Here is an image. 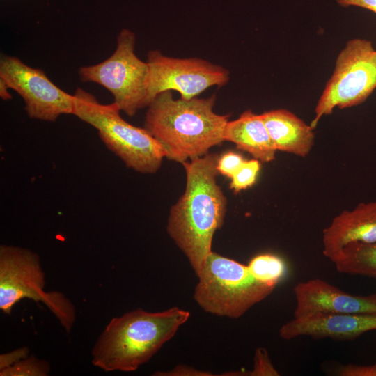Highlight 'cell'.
Returning <instances> with one entry per match:
<instances>
[{"label":"cell","mask_w":376,"mask_h":376,"mask_svg":"<svg viewBox=\"0 0 376 376\" xmlns=\"http://www.w3.org/2000/svg\"><path fill=\"white\" fill-rule=\"evenodd\" d=\"M219 155L208 153L182 164L184 194L171 210L166 230L198 276L212 252V242L223 225L227 200L218 185Z\"/></svg>","instance_id":"obj_1"},{"label":"cell","mask_w":376,"mask_h":376,"mask_svg":"<svg viewBox=\"0 0 376 376\" xmlns=\"http://www.w3.org/2000/svg\"><path fill=\"white\" fill-rule=\"evenodd\" d=\"M216 94L175 100L171 91L159 93L147 107L144 127L159 142L165 157L182 164L205 156L221 144L229 115L213 111Z\"/></svg>","instance_id":"obj_2"},{"label":"cell","mask_w":376,"mask_h":376,"mask_svg":"<svg viewBox=\"0 0 376 376\" xmlns=\"http://www.w3.org/2000/svg\"><path fill=\"white\" fill-rule=\"evenodd\" d=\"M190 316L177 306L160 312L141 308L113 318L92 350V363L105 372H132L148 362Z\"/></svg>","instance_id":"obj_3"},{"label":"cell","mask_w":376,"mask_h":376,"mask_svg":"<svg viewBox=\"0 0 376 376\" xmlns=\"http://www.w3.org/2000/svg\"><path fill=\"white\" fill-rule=\"evenodd\" d=\"M73 95V115L95 128L106 147L127 167L145 174H153L159 169L165 157L163 147L145 127L125 120L116 102L102 104L80 88Z\"/></svg>","instance_id":"obj_4"},{"label":"cell","mask_w":376,"mask_h":376,"mask_svg":"<svg viewBox=\"0 0 376 376\" xmlns=\"http://www.w3.org/2000/svg\"><path fill=\"white\" fill-rule=\"evenodd\" d=\"M194 299L205 312L238 318L269 296L277 286L249 267L212 251L198 276Z\"/></svg>","instance_id":"obj_5"},{"label":"cell","mask_w":376,"mask_h":376,"mask_svg":"<svg viewBox=\"0 0 376 376\" xmlns=\"http://www.w3.org/2000/svg\"><path fill=\"white\" fill-rule=\"evenodd\" d=\"M45 272L37 253L13 245L0 246V309L7 315L21 299L41 302L70 333L76 319L74 304L58 291H45Z\"/></svg>","instance_id":"obj_6"},{"label":"cell","mask_w":376,"mask_h":376,"mask_svg":"<svg viewBox=\"0 0 376 376\" xmlns=\"http://www.w3.org/2000/svg\"><path fill=\"white\" fill-rule=\"evenodd\" d=\"M136 36L122 29L117 37L116 50L104 61L79 70L83 82H94L107 88L114 102L128 116L148 106L149 67L134 53Z\"/></svg>","instance_id":"obj_7"},{"label":"cell","mask_w":376,"mask_h":376,"mask_svg":"<svg viewBox=\"0 0 376 376\" xmlns=\"http://www.w3.org/2000/svg\"><path fill=\"white\" fill-rule=\"evenodd\" d=\"M375 88L376 49L371 41L361 38L347 41L317 102L311 127L315 129L320 120L336 107L343 109L362 104Z\"/></svg>","instance_id":"obj_8"},{"label":"cell","mask_w":376,"mask_h":376,"mask_svg":"<svg viewBox=\"0 0 376 376\" xmlns=\"http://www.w3.org/2000/svg\"><path fill=\"white\" fill-rule=\"evenodd\" d=\"M149 67L148 105L156 95L166 91H176L184 100L198 97L210 87L226 85L229 71L200 58H173L159 50L147 54Z\"/></svg>","instance_id":"obj_9"},{"label":"cell","mask_w":376,"mask_h":376,"mask_svg":"<svg viewBox=\"0 0 376 376\" xmlns=\"http://www.w3.org/2000/svg\"><path fill=\"white\" fill-rule=\"evenodd\" d=\"M0 79L22 97L32 119L54 122L61 115H73L74 95L55 85L41 69L30 67L15 56L3 55Z\"/></svg>","instance_id":"obj_10"},{"label":"cell","mask_w":376,"mask_h":376,"mask_svg":"<svg viewBox=\"0 0 376 376\" xmlns=\"http://www.w3.org/2000/svg\"><path fill=\"white\" fill-rule=\"evenodd\" d=\"M297 301L293 318L314 314H376V293L352 295L320 279H312L294 288Z\"/></svg>","instance_id":"obj_11"},{"label":"cell","mask_w":376,"mask_h":376,"mask_svg":"<svg viewBox=\"0 0 376 376\" xmlns=\"http://www.w3.org/2000/svg\"><path fill=\"white\" fill-rule=\"evenodd\" d=\"M373 330H376V314L318 313L292 319L279 329V334L284 340L307 336L352 340Z\"/></svg>","instance_id":"obj_12"},{"label":"cell","mask_w":376,"mask_h":376,"mask_svg":"<svg viewBox=\"0 0 376 376\" xmlns=\"http://www.w3.org/2000/svg\"><path fill=\"white\" fill-rule=\"evenodd\" d=\"M376 242V201L361 203L335 217L322 232L323 254L331 260L353 242Z\"/></svg>","instance_id":"obj_13"},{"label":"cell","mask_w":376,"mask_h":376,"mask_svg":"<svg viewBox=\"0 0 376 376\" xmlns=\"http://www.w3.org/2000/svg\"><path fill=\"white\" fill-rule=\"evenodd\" d=\"M260 115L276 150L301 157L310 153L315 140L314 129L310 125L285 109Z\"/></svg>","instance_id":"obj_14"},{"label":"cell","mask_w":376,"mask_h":376,"mask_svg":"<svg viewBox=\"0 0 376 376\" xmlns=\"http://www.w3.org/2000/svg\"><path fill=\"white\" fill-rule=\"evenodd\" d=\"M224 140L235 143L237 149L249 153L261 162H269L275 159L277 150L262 116L251 110L228 122Z\"/></svg>","instance_id":"obj_15"},{"label":"cell","mask_w":376,"mask_h":376,"mask_svg":"<svg viewBox=\"0 0 376 376\" xmlns=\"http://www.w3.org/2000/svg\"><path fill=\"white\" fill-rule=\"evenodd\" d=\"M331 260L340 273L376 279V242L348 244Z\"/></svg>","instance_id":"obj_16"},{"label":"cell","mask_w":376,"mask_h":376,"mask_svg":"<svg viewBox=\"0 0 376 376\" xmlns=\"http://www.w3.org/2000/svg\"><path fill=\"white\" fill-rule=\"evenodd\" d=\"M50 371L48 361L34 355L27 356L11 366L0 370L1 376H47Z\"/></svg>","instance_id":"obj_17"},{"label":"cell","mask_w":376,"mask_h":376,"mask_svg":"<svg viewBox=\"0 0 376 376\" xmlns=\"http://www.w3.org/2000/svg\"><path fill=\"white\" fill-rule=\"evenodd\" d=\"M260 169V161L256 159H246L241 167L230 178L229 187L235 193L252 187L256 182Z\"/></svg>","instance_id":"obj_18"},{"label":"cell","mask_w":376,"mask_h":376,"mask_svg":"<svg viewBox=\"0 0 376 376\" xmlns=\"http://www.w3.org/2000/svg\"><path fill=\"white\" fill-rule=\"evenodd\" d=\"M253 368L248 371L250 376H278L280 375L269 357L267 350L263 347L256 349L254 355Z\"/></svg>","instance_id":"obj_19"},{"label":"cell","mask_w":376,"mask_h":376,"mask_svg":"<svg viewBox=\"0 0 376 376\" xmlns=\"http://www.w3.org/2000/svg\"><path fill=\"white\" fill-rule=\"evenodd\" d=\"M246 159L239 153L228 151L219 156L217 162L219 173L231 178Z\"/></svg>","instance_id":"obj_20"},{"label":"cell","mask_w":376,"mask_h":376,"mask_svg":"<svg viewBox=\"0 0 376 376\" xmlns=\"http://www.w3.org/2000/svg\"><path fill=\"white\" fill-rule=\"evenodd\" d=\"M332 373L339 376H376V363L367 366L352 363L340 365Z\"/></svg>","instance_id":"obj_21"},{"label":"cell","mask_w":376,"mask_h":376,"mask_svg":"<svg viewBox=\"0 0 376 376\" xmlns=\"http://www.w3.org/2000/svg\"><path fill=\"white\" fill-rule=\"evenodd\" d=\"M152 375L158 376H211L209 371H203L185 365H178L171 370L166 372H155Z\"/></svg>","instance_id":"obj_22"},{"label":"cell","mask_w":376,"mask_h":376,"mask_svg":"<svg viewBox=\"0 0 376 376\" xmlns=\"http://www.w3.org/2000/svg\"><path fill=\"white\" fill-rule=\"evenodd\" d=\"M29 348L22 347L0 355V370L7 368L28 356Z\"/></svg>","instance_id":"obj_23"},{"label":"cell","mask_w":376,"mask_h":376,"mask_svg":"<svg viewBox=\"0 0 376 376\" xmlns=\"http://www.w3.org/2000/svg\"><path fill=\"white\" fill-rule=\"evenodd\" d=\"M336 1L343 7H361L376 14V0H336Z\"/></svg>","instance_id":"obj_24"},{"label":"cell","mask_w":376,"mask_h":376,"mask_svg":"<svg viewBox=\"0 0 376 376\" xmlns=\"http://www.w3.org/2000/svg\"><path fill=\"white\" fill-rule=\"evenodd\" d=\"M9 88L6 82L0 79V97L2 100H9L12 99V95L8 91Z\"/></svg>","instance_id":"obj_25"}]
</instances>
